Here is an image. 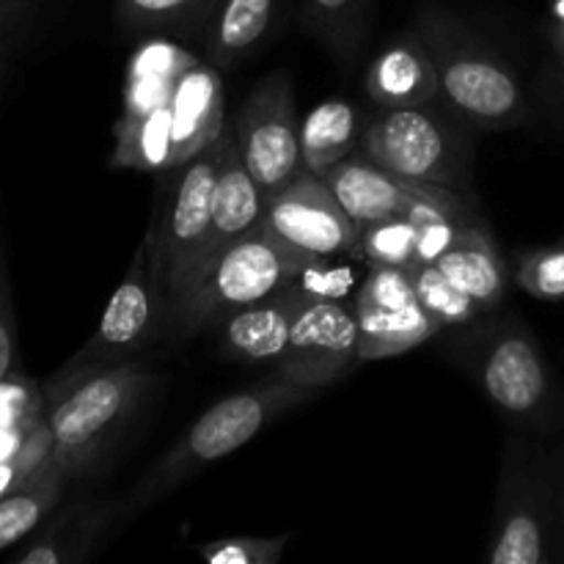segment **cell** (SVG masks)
I'll return each mask as SVG.
<instances>
[{
  "instance_id": "1",
  "label": "cell",
  "mask_w": 564,
  "mask_h": 564,
  "mask_svg": "<svg viewBox=\"0 0 564 564\" xmlns=\"http://www.w3.org/2000/svg\"><path fill=\"white\" fill-rule=\"evenodd\" d=\"M413 31L430 50L441 99L452 113L482 130H510L529 119V99L518 75L466 22L444 9H424Z\"/></svg>"
},
{
  "instance_id": "2",
  "label": "cell",
  "mask_w": 564,
  "mask_h": 564,
  "mask_svg": "<svg viewBox=\"0 0 564 564\" xmlns=\"http://www.w3.org/2000/svg\"><path fill=\"white\" fill-rule=\"evenodd\" d=\"M312 391V386H303L297 380L286 378V375L275 372V378L248 386V389L215 402L182 435L180 444L165 452V457L158 466L149 468L147 477L127 496V510H147V507H152L165 494H171L182 482L196 477L209 463L224 460L226 455L246 446L275 416H281L292 405L306 400Z\"/></svg>"
},
{
  "instance_id": "3",
  "label": "cell",
  "mask_w": 564,
  "mask_h": 564,
  "mask_svg": "<svg viewBox=\"0 0 564 564\" xmlns=\"http://www.w3.org/2000/svg\"><path fill=\"white\" fill-rule=\"evenodd\" d=\"M158 375L141 361L99 369L61 394L44 400V419L53 435V457L69 479L91 471L127 433Z\"/></svg>"
},
{
  "instance_id": "4",
  "label": "cell",
  "mask_w": 564,
  "mask_h": 564,
  "mask_svg": "<svg viewBox=\"0 0 564 564\" xmlns=\"http://www.w3.org/2000/svg\"><path fill=\"white\" fill-rule=\"evenodd\" d=\"M364 154L386 171L460 193L468 176V141L438 99L411 108H380L364 124Z\"/></svg>"
},
{
  "instance_id": "5",
  "label": "cell",
  "mask_w": 564,
  "mask_h": 564,
  "mask_svg": "<svg viewBox=\"0 0 564 564\" xmlns=\"http://www.w3.org/2000/svg\"><path fill=\"white\" fill-rule=\"evenodd\" d=\"M303 268L306 262L281 248L264 224H259L257 229L231 242L198 275L196 284L174 308L171 323L180 325L182 334H196L237 308L270 297L290 284Z\"/></svg>"
},
{
  "instance_id": "6",
  "label": "cell",
  "mask_w": 564,
  "mask_h": 564,
  "mask_svg": "<svg viewBox=\"0 0 564 564\" xmlns=\"http://www.w3.org/2000/svg\"><path fill=\"white\" fill-rule=\"evenodd\" d=\"M224 132V130H220ZM220 135L209 141L202 152L193 154L182 169H176V185L169 207L160 213L158 224L149 231V264L154 284L169 303V319L176 303L185 295L198 253L213 229L215 182H218Z\"/></svg>"
},
{
  "instance_id": "7",
  "label": "cell",
  "mask_w": 564,
  "mask_h": 564,
  "mask_svg": "<svg viewBox=\"0 0 564 564\" xmlns=\"http://www.w3.org/2000/svg\"><path fill=\"white\" fill-rule=\"evenodd\" d=\"M163 312L169 314V303L154 284L152 264H149V237H143L91 339H86V345L42 386L44 400L61 394L86 375L132 361V356L152 341Z\"/></svg>"
},
{
  "instance_id": "8",
  "label": "cell",
  "mask_w": 564,
  "mask_h": 564,
  "mask_svg": "<svg viewBox=\"0 0 564 564\" xmlns=\"http://www.w3.org/2000/svg\"><path fill=\"white\" fill-rule=\"evenodd\" d=\"M538 455L523 441H510L507 446L488 562L543 564L549 560L554 488Z\"/></svg>"
},
{
  "instance_id": "9",
  "label": "cell",
  "mask_w": 564,
  "mask_h": 564,
  "mask_svg": "<svg viewBox=\"0 0 564 564\" xmlns=\"http://www.w3.org/2000/svg\"><path fill=\"white\" fill-rule=\"evenodd\" d=\"M479 386L496 408L527 424H549L556 419L560 389L538 339L523 325H499L479 341Z\"/></svg>"
},
{
  "instance_id": "10",
  "label": "cell",
  "mask_w": 564,
  "mask_h": 564,
  "mask_svg": "<svg viewBox=\"0 0 564 564\" xmlns=\"http://www.w3.org/2000/svg\"><path fill=\"white\" fill-rule=\"evenodd\" d=\"M235 135L246 169L264 198L284 191L303 174L301 119L295 113L290 77L273 72L253 86L235 121Z\"/></svg>"
},
{
  "instance_id": "11",
  "label": "cell",
  "mask_w": 564,
  "mask_h": 564,
  "mask_svg": "<svg viewBox=\"0 0 564 564\" xmlns=\"http://www.w3.org/2000/svg\"><path fill=\"white\" fill-rule=\"evenodd\" d=\"M262 224L281 248L306 264L361 257L358 226L319 174L303 171L284 191L270 196Z\"/></svg>"
},
{
  "instance_id": "12",
  "label": "cell",
  "mask_w": 564,
  "mask_h": 564,
  "mask_svg": "<svg viewBox=\"0 0 564 564\" xmlns=\"http://www.w3.org/2000/svg\"><path fill=\"white\" fill-rule=\"evenodd\" d=\"M352 312L358 319L361 361L402 356L438 334L422 308L413 270L408 268H369V275L356 292Z\"/></svg>"
},
{
  "instance_id": "13",
  "label": "cell",
  "mask_w": 564,
  "mask_h": 564,
  "mask_svg": "<svg viewBox=\"0 0 564 564\" xmlns=\"http://www.w3.org/2000/svg\"><path fill=\"white\" fill-rule=\"evenodd\" d=\"M358 358L356 312L328 297H303L290 330V347L279 369L314 391L345 378Z\"/></svg>"
},
{
  "instance_id": "14",
  "label": "cell",
  "mask_w": 564,
  "mask_h": 564,
  "mask_svg": "<svg viewBox=\"0 0 564 564\" xmlns=\"http://www.w3.org/2000/svg\"><path fill=\"white\" fill-rule=\"evenodd\" d=\"M264 193L259 191L257 180L251 171L246 169L240 154V143H237L235 124H226L220 132V160H218V182H215V209H213V229H209L207 242H204L202 253H198L196 273H193L191 290L196 284L198 275L226 251L235 240L257 229L264 218ZM185 290V295H187ZM182 295V297H185ZM180 306V303H176ZM174 317V314H171Z\"/></svg>"
},
{
  "instance_id": "15",
  "label": "cell",
  "mask_w": 564,
  "mask_h": 564,
  "mask_svg": "<svg viewBox=\"0 0 564 564\" xmlns=\"http://www.w3.org/2000/svg\"><path fill=\"white\" fill-rule=\"evenodd\" d=\"M319 176H323L325 185L330 187L336 202L341 204V209L350 215L358 229L375 224V220L405 213L413 204L422 202L424 193L433 187L391 174L383 165L369 160L367 154L364 158H352L350 154V158L336 163L334 169L323 171Z\"/></svg>"
},
{
  "instance_id": "16",
  "label": "cell",
  "mask_w": 564,
  "mask_h": 564,
  "mask_svg": "<svg viewBox=\"0 0 564 564\" xmlns=\"http://www.w3.org/2000/svg\"><path fill=\"white\" fill-rule=\"evenodd\" d=\"M303 297H306V292L292 279L290 284L281 286L279 292H273L264 301H257L251 306H242L220 317L215 325H220L226 352L242 358V361L279 367L281 358L286 356V347H290L292 319H295Z\"/></svg>"
},
{
  "instance_id": "17",
  "label": "cell",
  "mask_w": 564,
  "mask_h": 564,
  "mask_svg": "<svg viewBox=\"0 0 564 564\" xmlns=\"http://www.w3.org/2000/svg\"><path fill=\"white\" fill-rule=\"evenodd\" d=\"M174 127H171V165L182 169L196 152L220 135L226 127V97L220 69L198 58L182 75L171 94Z\"/></svg>"
},
{
  "instance_id": "18",
  "label": "cell",
  "mask_w": 564,
  "mask_h": 564,
  "mask_svg": "<svg viewBox=\"0 0 564 564\" xmlns=\"http://www.w3.org/2000/svg\"><path fill=\"white\" fill-rule=\"evenodd\" d=\"M367 97L378 108H411L441 99L438 72L416 31L400 33L364 75Z\"/></svg>"
},
{
  "instance_id": "19",
  "label": "cell",
  "mask_w": 564,
  "mask_h": 564,
  "mask_svg": "<svg viewBox=\"0 0 564 564\" xmlns=\"http://www.w3.org/2000/svg\"><path fill=\"white\" fill-rule=\"evenodd\" d=\"M433 264L457 290L466 292L482 312L496 308L505 301L510 273H507L499 248L482 226L468 224Z\"/></svg>"
},
{
  "instance_id": "20",
  "label": "cell",
  "mask_w": 564,
  "mask_h": 564,
  "mask_svg": "<svg viewBox=\"0 0 564 564\" xmlns=\"http://www.w3.org/2000/svg\"><path fill=\"white\" fill-rule=\"evenodd\" d=\"M196 53L174 39H149L132 53L124 75L119 121H132L171 99L176 83L196 64Z\"/></svg>"
},
{
  "instance_id": "21",
  "label": "cell",
  "mask_w": 564,
  "mask_h": 564,
  "mask_svg": "<svg viewBox=\"0 0 564 564\" xmlns=\"http://www.w3.org/2000/svg\"><path fill=\"white\" fill-rule=\"evenodd\" d=\"M279 0H218L204 25V61L235 69L268 36Z\"/></svg>"
},
{
  "instance_id": "22",
  "label": "cell",
  "mask_w": 564,
  "mask_h": 564,
  "mask_svg": "<svg viewBox=\"0 0 564 564\" xmlns=\"http://www.w3.org/2000/svg\"><path fill=\"white\" fill-rule=\"evenodd\" d=\"M364 138L361 113L352 102L339 97L323 99L301 121L303 169L308 174H323L345 158H350Z\"/></svg>"
},
{
  "instance_id": "23",
  "label": "cell",
  "mask_w": 564,
  "mask_h": 564,
  "mask_svg": "<svg viewBox=\"0 0 564 564\" xmlns=\"http://www.w3.org/2000/svg\"><path fill=\"white\" fill-rule=\"evenodd\" d=\"M116 507L77 505L69 507L58 521L50 523L25 551L17 554L20 564H75L91 554L94 543L102 538L105 527L113 521Z\"/></svg>"
},
{
  "instance_id": "24",
  "label": "cell",
  "mask_w": 564,
  "mask_h": 564,
  "mask_svg": "<svg viewBox=\"0 0 564 564\" xmlns=\"http://www.w3.org/2000/svg\"><path fill=\"white\" fill-rule=\"evenodd\" d=\"M66 482H69V474L53 457L31 482L0 499V551L20 543L47 518V512L64 496Z\"/></svg>"
},
{
  "instance_id": "25",
  "label": "cell",
  "mask_w": 564,
  "mask_h": 564,
  "mask_svg": "<svg viewBox=\"0 0 564 564\" xmlns=\"http://www.w3.org/2000/svg\"><path fill=\"white\" fill-rule=\"evenodd\" d=\"M413 207L358 229V253H361V259H367L369 268H416L419 220L413 215Z\"/></svg>"
},
{
  "instance_id": "26",
  "label": "cell",
  "mask_w": 564,
  "mask_h": 564,
  "mask_svg": "<svg viewBox=\"0 0 564 564\" xmlns=\"http://www.w3.org/2000/svg\"><path fill=\"white\" fill-rule=\"evenodd\" d=\"M218 0H116L119 22L130 31H191L207 25Z\"/></svg>"
},
{
  "instance_id": "27",
  "label": "cell",
  "mask_w": 564,
  "mask_h": 564,
  "mask_svg": "<svg viewBox=\"0 0 564 564\" xmlns=\"http://www.w3.org/2000/svg\"><path fill=\"white\" fill-rule=\"evenodd\" d=\"M413 284H416V295L422 301V308L427 317L433 319L435 328H457V325H468L482 308L457 290L433 262L419 264L413 268Z\"/></svg>"
},
{
  "instance_id": "28",
  "label": "cell",
  "mask_w": 564,
  "mask_h": 564,
  "mask_svg": "<svg viewBox=\"0 0 564 564\" xmlns=\"http://www.w3.org/2000/svg\"><path fill=\"white\" fill-rule=\"evenodd\" d=\"M53 460V435H50L47 419H39L20 433V444L0 457V499L11 490L31 482L47 463Z\"/></svg>"
},
{
  "instance_id": "29",
  "label": "cell",
  "mask_w": 564,
  "mask_h": 564,
  "mask_svg": "<svg viewBox=\"0 0 564 564\" xmlns=\"http://www.w3.org/2000/svg\"><path fill=\"white\" fill-rule=\"evenodd\" d=\"M369 0H303V25L317 33L323 42L345 53L352 47L358 20Z\"/></svg>"
},
{
  "instance_id": "30",
  "label": "cell",
  "mask_w": 564,
  "mask_h": 564,
  "mask_svg": "<svg viewBox=\"0 0 564 564\" xmlns=\"http://www.w3.org/2000/svg\"><path fill=\"white\" fill-rule=\"evenodd\" d=\"M512 279L538 301H564V240L523 253Z\"/></svg>"
},
{
  "instance_id": "31",
  "label": "cell",
  "mask_w": 564,
  "mask_h": 564,
  "mask_svg": "<svg viewBox=\"0 0 564 564\" xmlns=\"http://www.w3.org/2000/svg\"><path fill=\"white\" fill-rule=\"evenodd\" d=\"M39 419H44V391L17 372L0 380V433H22Z\"/></svg>"
},
{
  "instance_id": "32",
  "label": "cell",
  "mask_w": 564,
  "mask_h": 564,
  "mask_svg": "<svg viewBox=\"0 0 564 564\" xmlns=\"http://www.w3.org/2000/svg\"><path fill=\"white\" fill-rule=\"evenodd\" d=\"M290 545V534L281 538H226L202 545L198 554L213 564H275Z\"/></svg>"
},
{
  "instance_id": "33",
  "label": "cell",
  "mask_w": 564,
  "mask_h": 564,
  "mask_svg": "<svg viewBox=\"0 0 564 564\" xmlns=\"http://www.w3.org/2000/svg\"><path fill=\"white\" fill-rule=\"evenodd\" d=\"M17 372V312L11 295V270L6 253L3 224H0V380Z\"/></svg>"
},
{
  "instance_id": "34",
  "label": "cell",
  "mask_w": 564,
  "mask_h": 564,
  "mask_svg": "<svg viewBox=\"0 0 564 564\" xmlns=\"http://www.w3.org/2000/svg\"><path fill=\"white\" fill-rule=\"evenodd\" d=\"M22 6H25V0H0V28L9 25L20 14Z\"/></svg>"
},
{
  "instance_id": "35",
  "label": "cell",
  "mask_w": 564,
  "mask_h": 564,
  "mask_svg": "<svg viewBox=\"0 0 564 564\" xmlns=\"http://www.w3.org/2000/svg\"><path fill=\"white\" fill-rule=\"evenodd\" d=\"M549 33L564 36V0H551V28Z\"/></svg>"
},
{
  "instance_id": "36",
  "label": "cell",
  "mask_w": 564,
  "mask_h": 564,
  "mask_svg": "<svg viewBox=\"0 0 564 564\" xmlns=\"http://www.w3.org/2000/svg\"><path fill=\"white\" fill-rule=\"evenodd\" d=\"M554 83H556V91H560V97H562V102H564V61L562 58H560V66H556Z\"/></svg>"
},
{
  "instance_id": "37",
  "label": "cell",
  "mask_w": 564,
  "mask_h": 564,
  "mask_svg": "<svg viewBox=\"0 0 564 564\" xmlns=\"http://www.w3.org/2000/svg\"><path fill=\"white\" fill-rule=\"evenodd\" d=\"M549 36H551V44H554L556 55L564 61V36H560V33H549Z\"/></svg>"
},
{
  "instance_id": "38",
  "label": "cell",
  "mask_w": 564,
  "mask_h": 564,
  "mask_svg": "<svg viewBox=\"0 0 564 564\" xmlns=\"http://www.w3.org/2000/svg\"><path fill=\"white\" fill-rule=\"evenodd\" d=\"M560 485H562V510H564V449L560 457Z\"/></svg>"
}]
</instances>
